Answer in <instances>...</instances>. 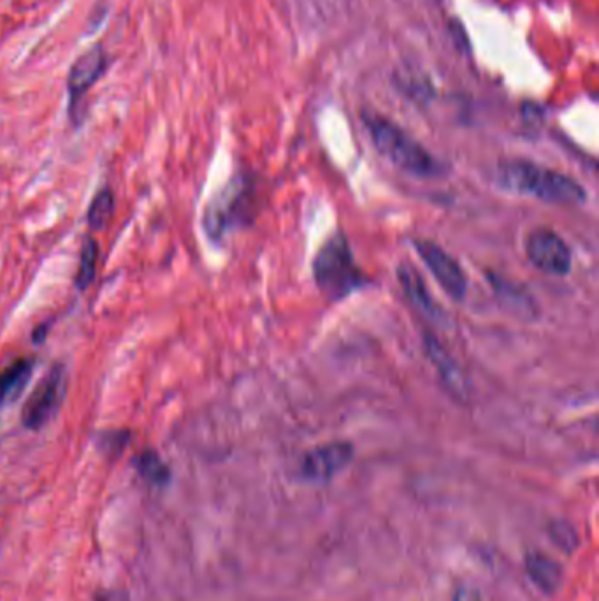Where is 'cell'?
<instances>
[{
    "label": "cell",
    "mask_w": 599,
    "mask_h": 601,
    "mask_svg": "<svg viewBox=\"0 0 599 601\" xmlns=\"http://www.w3.org/2000/svg\"><path fill=\"white\" fill-rule=\"evenodd\" d=\"M424 345H426L427 355H429L431 363L440 373L441 380H443V384L447 385L448 391L454 392L457 398H464L466 392H468V385H466L459 364L455 363L452 355L441 347L440 341L436 340L433 334H427Z\"/></svg>",
    "instance_id": "10"
},
{
    "label": "cell",
    "mask_w": 599,
    "mask_h": 601,
    "mask_svg": "<svg viewBox=\"0 0 599 601\" xmlns=\"http://www.w3.org/2000/svg\"><path fill=\"white\" fill-rule=\"evenodd\" d=\"M498 187L515 196L531 197L550 204H582L584 187L568 174L540 166L531 160H506L496 171Z\"/></svg>",
    "instance_id": "1"
},
{
    "label": "cell",
    "mask_w": 599,
    "mask_h": 601,
    "mask_svg": "<svg viewBox=\"0 0 599 601\" xmlns=\"http://www.w3.org/2000/svg\"><path fill=\"white\" fill-rule=\"evenodd\" d=\"M65 387H67V378H65L64 366L57 364L39 382L34 392L30 394L29 401L23 406V426L32 431L46 426L60 410V405L65 398Z\"/></svg>",
    "instance_id": "6"
},
{
    "label": "cell",
    "mask_w": 599,
    "mask_h": 601,
    "mask_svg": "<svg viewBox=\"0 0 599 601\" xmlns=\"http://www.w3.org/2000/svg\"><path fill=\"white\" fill-rule=\"evenodd\" d=\"M113 208H115V199L111 190L104 189L97 192L94 201L90 204L88 210V225L90 229H104L109 224V220L113 217Z\"/></svg>",
    "instance_id": "15"
},
{
    "label": "cell",
    "mask_w": 599,
    "mask_h": 601,
    "mask_svg": "<svg viewBox=\"0 0 599 601\" xmlns=\"http://www.w3.org/2000/svg\"><path fill=\"white\" fill-rule=\"evenodd\" d=\"M318 289L331 301H340L362 289L366 276L355 262L354 252L345 234H334L318 250L313 262Z\"/></svg>",
    "instance_id": "3"
},
{
    "label": "cell",
    "mask_w": 599,
    "mask_h": 601,
    "mask_svg": "<svg viewBox=\"0 0 599 601\" xmlns=\"http://www.w3.org/2000/svg\"><path fill=\"white\" fill-rule=\"evenodd\" d=\"M111 57L102 44H95L90 50L76 58L67 74V95H69V118L76 127L85 120L87 95L97 85V81L108 71Z\"/></svg>",
    "instance_id": "4"
},
{
    "label": "cell",
    "mask_w": 599,
    "mask_h": 601,
    "mask_svg": "<svg viewBox=\"0 0 599 601\" xmlns=\"http://www.w3.org/2000/svg\"><path fill=\"white\" fill-rule=\"evenodd\" d=\"M452 601H482V596L477 587L459 586L455 589Z\"/></svg>",
    "instance_id": "18"
},
{
    "label": "cell",
    "mask_w": 599,
    "mask_h": 601,
    "mask_svg": "<svg viewBox=\"0 0 599 601\" xmlns=\"http://www.w3.org/2000/svg\"><path fill=\"white\" fill-rule=\"evenodd\" d=\"M397 278L405 290L406 297L412 301L413 305L417 306L420 312L427 313L429 317H436V305L433 303V297L429 296V292H427L422 276L412 266L401 264L397 268Z\"/></svg>",
    "instance_id": "12"
},
{
    "label": "cell",
    "mask_w": 599,
    "mask_h": 601,
    "mask_svg": "<svg viewBox=\"0 0 599 601\" xmlns=\"http://www.w3.org/2000/svg\"><path fill=\"white\" fill-rule=\"evenodd\" d=\"M136 468H138L139 475L152 486H166L171 478V471L167 468L166 463L153 450H146L143 454H139L136 459Z\"/></svg>",
    "instance_id": "14"
},
{
    "label": "cell",
    "mask_w": 599,
    "mask_h": 601,
    "mask_svg": "<svg viewBox=\"0 0 599 601\" xmlns=\"http://www.w3.org/2000/svg\"><path fill=\"white\" fill-rule=\"evenodd\" d=\"M549 536L550 540L566 554L577 551V547L580 545L577 528L571 522L563 521V519L550 522Z\"/></svg>",
    "instance_id": "17"
},
{
    "label": "cell",
    "mask_w": 599,
    "mask_h": 601,
    "mask_svg": "<svg viewBox=\"0 0 599 601\" xmlns=\"http://www.w3.org/2000/svg\"><path fill=\"white\" fill-rule=\"evenodd\" d=\"M526 255L538 271L552 276L570 273L571 250L552 229H535L526 239Z\"/></svg>",
    "instance_id": "9"
},
{
    "label": "cell",
    "mask_w": 599,
    "mask_h": 601,
    "mask_svg": "<svg viewBox=\"0 0 599 601\" xmlns=\"http://www.w3.org/2000/svg\"><path fill=\"white\" fill-rule=\"evenodd\" d=\"M99 601H122L120 600V596L118 594H108V596H102Z\"/></svg>",
    "instance_id": "19"
},
{
    "label": "cell",
    "mask_w": 599,
    "mask_h": 601,
    "mask_svg": "<svg viewBox=\"0 0 599 601\" xmlns=\"http://www.w3.org/2000/svg\"><path fill=\"white\" fill-rule=\"evenodd\" d=\"M354 445L348 442H331L315 447L304 454L299 463V475L311 484H327L332 478L347 470L354 461Z\"/></svg>",
    "instance_id": "8"
},
{
    "label": "cell",
    "mask_w": 599,
    "mask_h": 601,
    "mask_svg": "<svg viewBox=\"0 0 599 601\" xmlns=\"http://www.w3.org/2000/svg\"><path fill=\"white\" fill-rule=\"evenodd\" d=\"M526 573L542 593L554 594L563 586V568L545 552L531 551L527 554Z\"/></svg>",
    "instance_id": "11"
},
{
    "label": "cell",
    "mask_w": 599,
    "mask_h": 601,
    "mask_svg": "<svg viewBox=\"0 0 599 601\" xmlns=\"http://www.w3.org/2000/svg\"><path fill=\"white\" fill-rule=\"evenodd\" d=\"M97 257H99V247H97L95 239H85L83 248H81L80 268H78V275H76V287L78 289H87L88 285L94 280Z\"/></svg>",
    "instance_id": "16"
},
{
    "label": "cell",
    "mask_w": 599,
    "mask_h": 601,
    "mask_svg": "<svg viewBox=\"0 0 599 601\" xmlns=\"http://www.w3.org/2000/svg\"><path fill=\"white\" fill-rule=\"evenodd\" d=\"M413 248L427 269L433 273L434 280L440 283L441 289L454 301H462L468 292V278L464 275L461 264L455 261L447 250H443L438 243L429 239H415Z\"/></svg>",
    "instance_id": "7"
},
{
    "label": "cell",
    "mask_w": 599,
    "mask_h": 601,
    "mask_svg": "<svg viewBox=\"0 0 599 601\" xmlns=\"http://www.w3.org/2000/svg\"><path fill=\"white\" fill-rule=\"evenodd\" d=\"M252 201V189L246 178H234L204 213V229L211 239L224 238L232 227L241 224L248 215V203Z\"/></svg>",
    "instance_id": "5"
},
{
    "label": "cell",
    "mask_w": 599,
    "mask_h": 601,
    "mask_svg": "<svg viewBox=\"0 0 599 601\" xmlns=\"http://www.w3.org/2000/svg\"><path fill=\"white\" fill-rule=\"evenodd\" d=\"M34 370L30 359H20L0 373V406L8 405L22 394Z\"/></svg>",
    "instance_id": "13"
},
{
    "label": "cell",
    "mask_w": 599,
    "mask_h": 601,
    "mask_svg": "<svg viewBox=\"0 0 599 601\" xmlns=\"http://www.w3.org/2000/svg\"><path fill=\"white\" fill-rule=\"evenodd\" d=\"M362 122L376 150L392 166L419 178H436L445 173V166L433 153L427 152L417 139L389 118L378 113H362Z\"/></svg>",
    "instance_id": "2"
}]
</instances>
